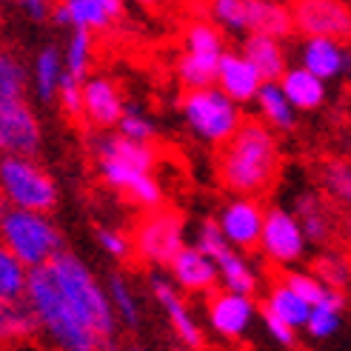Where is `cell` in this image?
<instances>
[{
	"instance_id": "6da1fadb",
	"label": "cell",
	"mask_w": 351,
	"mask_h": 351,
	"mask_svg": "<svg viewBox=\"0 0 351 351\" xmlns=\"http://www.w3.org/2000/svg\"><path fill=\"white\" fill-rule=\"evenodd\" d=\"M92 163L97 178L109 189L120 191L140 208H160L163 206V186L154 178L157 152L152 143H137L112 132H92L89 134Z\"/></svg>"
},
{
	"instance_id": "7a4b0ae2",
	"label": "cell",
	"mask_w": 351,
	"mask_h": 351,
	"mask_svg": "<svg viewBox=\"0 0 351 351\" xmlns=\"http://www.w3.org/2000/svg\"><path fill=\"white\" fill-rule=\"evenodd\" d=\"M280 174L277 132L263 120H243L237 132L220 146L217 178L226 191L263 197Z\"/></svg>"
},
{
	"instance_id": "3957f363",
	"label": "cell",
	"mask_w": 351,
	"mask_h": 351,
	"mask_svg": "<svg viewBox=\"0 0 351 351\" xmlns=\"http://www.w3.org/2000/svg\"><path fill=\"white\" fill-rule=\"evenodd\" d=\"M23 303L29 306L38 335L51 346V351H103V343L95 328L83 320L75 303L60 291L55 277L46 266L29 269Z\"/></svg>"
},
{
	"instance_id": "277c9868",
	"label": "cell",
	"mask_w": 351,
	"mask_h": 351,
	"mask_svg": "<svg viewBox=\"0 0 351 351\" xmlns=\"http://www.w3.org/2000/svg\"><path fill=\"white\" fill-rule=\"evenodd\" d=\"M46 269L55 277V283L60 286V291L75 303V308L83 314V320L95 328V335L103 343H114L117 337V317H114V308L109 303V294L106 286L95 277V271L86 266V263L60 249L55 257L46 263Z\"/></svg>"
},
{
	"instance_id": "5b68a950",
	"label": "cell",
	"mask_w": 351,
	"mask_h": 351,
	"mask_svg": "<svg viewBox=\"0 0 351 351\" xmlns=\"http://www.w3.org/2000/svg\"><path fill=\"white\" fill-rule=\"evenodd\" d=\"M0 200L9 208L51 215L60 203V186L38 157L3 154L0 157Z\"/></svg>"
},
{
	"instance_id": "8992f818",
	"label": "cell",
	"mask_w": 351,
	"mask_h": 351,
	"mask_svg": "<svg viewBox=\"0 0 351 351\" xmlns=\"http://www.w3.org/2000/svg\"><path fill=\"white\" fill-rule=\"evenodd\" d=\"M0 243L23 263L38 269L63 249V234L51 215L26 212V208H3L0 212Z\"/></svg>"
},
{
	"instance_id": "52a82bcc",
	"label": "cell",
	"mask_w": 351,
	"mask_h": 351,
	"mask_svg": "<svg viewBox=\"0 0 351 351\" xmlns=\"http://www.w3.org/2000/svg\"><path fill=\"white\" fill-rule=\"evenodd\" d=\"M180 114L186 129L197 140H203L206 146H223L245 120L240 103L226 97L217 86L189 89L180 103Z\"/></svg>"
},
{
	"instance_id": "ba28073f",
	"label": "cell",
	"mask_w": 351,
	"mask_h": 351,
	"mask_svg": "<svg viewBox=\"0 0 351 351\" xmlns=\"http://www.w3.org/2000/svg\"><path fill=\"white\" fill-rule=\"evenodd\" d=\"M208 17L220 32L271 34L286 40L294 32L289 3L283 0H208Z\"/></svg>"
},
{
	"instance_id": "9c48e42d",
	"label": "cell",
	"mask_w": 351,
	"mask_h": 351,
	"mask_svg": "<svg viewBox=\"0 0 351 351\" xmlns=\"http://www.w3.org/2000/svg\"><path fill=\"white\" fill-rule=\"evenodd\" d=\"M223 51H226V38L212 21H195L186 26L183 55L178 58V69H174L186 92L215 86L217 63L223 58Z\"/></svg>"
},
{
	"instance_id": "30bf717a",
	"label": "cell",
	"mask_w": 351,
	"mask_h": 351,
	"mask_svg": "<svg viewBox=\"0 0 351 351\" xmlns=\"http://www.w3.org/2000/svg\"><path fill=\"white\" fill-rule=\"evenodd\" d=\"M132 237V252L154 269H166L171 257L186 245V220L169 208H149L137 220Z\"/></svg>"
},
{
	"instance_id": "8fae6325",
	"label": "cell",
	"mask_w": 351,
	"mask_h": 351,
	"mask_svg": "<svg viewBox=\"0 0 351 351\" xmlns=\"http://www.w3.org/2000/svg\"><path fill=\"white\" fill-rule=\"evenodd\" d=\"M195 245L215 263L217 280H220L223 289L240 291V294H252V297L260 291V271L252 266L249 260H245L243 252H237L234 245H229L223 240L215 220H203L197 226Z\"/></svg>"
},
{
	"instance_id": "7c38bea8",
	"label": "cell",
	"mask_w": 351,
	"mask_h": 351,
	"mask_svg": "<svg viewBox=\"0 0 351 351\" xmlns=\"http://www.w3.org/2000/svg\"><path fill=\"white\" fill-rule=\"evenodd\" d=\"M257 252L280 269H294L303 263V257L308 252V243L303 237L300 223H297V217L291 215V208H286V206L266 208L260 240H257Z\"/></svg>"
},
{
	"instance_id": "4fadbf2b",
	"label": "cell",
	"mask_w": 351,
	"mask_h": 351,
	"mask_svg": "<svg viewBox=\"0 0 351 351\" xmlns=\"http://www.w3.org/2000/svg\"><path fill=\"white\" fill-rule=\"evenodd\" d=\"M43 149V123L38 109L26 97L0 103V157L29 154L38 157Z\"/></svg>"
},
{
	"instance_id": "5bb4252c",
	"label": "cell",
	"mask_w": 351,
	"mask_h": 351,
	"mask_svg": "<svg viewBox=\"0 0 351 351\" xmlns=\"http://www.w3.org/2000/svg\"><path fill=\"white\" fill-rule=\"evenodd\" d=\"M289 14L294 32H303L306 38L348 40L351 12L346 0H291Z\"/></svg>"
},
{
	"instance_id": "9a60e30c",
	"label": "cell",
	"mask_w": 351,
	"mask_h": 351,
	"mask_svg": "<svg viewBox=\"0 0 351 351\" xmlns=\"http://www.w3.org/2000/svg\"><path fill=\"white\" fill-rule=\"evenodd\" d=\"M263 215H266V206H263L260 197L234 195L232 200H226L220 206V215H217L215 226L220 229L226 243L245 254V252L257 249L260 229H263Z\"/></svg>"
},
{
	"instance_id": "2e32d148",
	"label": "cell",
	"mask_w": 351,
	"mask_h": 351,
	"mask_svg": "<svg viewBox=\"0 0 351 351\" xmlns=\"http://www.w3.org/2000/svg\"><path fill=\"white\" fill-rule=\"evenodd\" d=\"M149 289H152V294H154L157 306L163 308L166 320H169V326H171V331H174V337L180 340V346H186L189 351H200L203 343H206V340H203V328H200V323H197V317H195V311H191L189 303L183 300V291L171 283V277L163 274L160 269L152 271Z\"/></svg>"
},
{
	"instance_id": "e0dca14e",
	"label": "cell",
	"mask_w": 351,
	"mask_h": 351,
	"mask_svg": "<svg viewBox=\"0 0 351 351\" xmlns=\"http://www.w3.org/2000/svg\"><path fill=\"white\" fill-rule=\"evenodd\" d=\"M208 328L223 340H240L257 320V303L252 294H240L229 289H215L206 306Z\"/></svg>"
},
{
	"instance_id": "ac0fdd59",
	"label": "cell",
	"mask_w": 351,
	"mask_h": 351,
	"mask_svg": "<svg viewBox=\"0 0 351 351\" xmlns=\"http://www.w3.org/2000/svg\"><path fill=\"white\" fill-rule=\"evenodd\" d=\"M123 92L106 75H89L80 86V117L92 132H112L123 114Z\"/></svg>"
},
{
	"instance_id": "d6986e66",
	"label": "cell",
	"mask_w": 351,
	"mask_h": 351,
	"mask_svg": "<svg viewBox=\"0 0 351 351\" xmlns=\"http://www.w3.org/2000/svg\"><path fill=\"white\" fill-rule=\"evenodd\" d=\"M126 12V0H58L51 3L49 21L63 29L83 32H109Z\"/></svg>"
},
{
	"instance_id": "ffe728a7",
	"label": "cell",
	"mask_w": 351,
	"mask_h": 351,
	"mask_svg": "<svg viewBox=\"0 0 351 351\" xmlns=\"http://www.w3.org/2000/svg\"><path fill=\"white\" fill-rule=\"evenodd\" d=\"M166 271L171 277V283L186 294H212L215 289H220L215 263L208 260L195 243H186L183 249L171 257Z\"/></svg>"
},
{
	"instance_id": "44dd1931",
	"label": "cell",
	"mask_w": 351,
	"mask_h": 351,
	"mask_svg": "<svg viewBox=\"0 0 351 351\" xmlns=\"http://www.w3.org/2000/svg\"><path fill=\"white\" fill-rule=\"evenodd\" d=\"M291 215L297 217L303 229V237L308 245H328L331 237L337 232V217H335V208L326 200L323 191H300L294 197V208Z\"/></svg>"
},
{
	"instance_id": "7402d4cb",
	"label": "cell",
	"mask_w": 351,
	"mask_h": 351,
	"mask_svg": "<svg viewBox=\"0 0 351 351\" xmlns=\"http://www.w3.org/2000/svg\"><path fill=\"white\" fill-rule=\"evenodd\" d=\"M263 83H266V80L257 75V69L245 60L240 51H229V49L223 51V58L217 63L215 86L226 97H232L234 103H240V106H243V103H252Z\"/></svg>"
},
{
	"instance_id": "603a6c76",
	"label": "cell",
	"mask_w": 351,
	"mask_h": 351,
	"mask_svg": "<svg viewBox=\"0 0 351 351\" xmlns=\"http://www.w3.org/2000/svg\"><path fill=\"white\" fill-rule=\"evenodd\" d=\"M300 66L320 80H337L348 72V49L335 38H306L300 46Z\"/></svg>"
},
{
	"instance_id": "cb8c5ba5",
	"label": "cell",
	"mask_w": 351,
	"mask_h": 351,
	"mask_svg": "<svg viewBox=\"0 0 351 351\" xmlns=\"http://www.w3.org/2000/svg\"><path fill=\"white\" fill-rule=\"evenodd\" d=\"M240 55L257 69V75L263 80H280V75H283L289 66L283 40L271 38V34H257V32L243 34Z\"/></svg>"
},
{
	"instance_id": "d4e9b609",
	"label": "cell",
	"mask_w": 351,
	"mask_h": 351,
	"mask_svg": "<svg viewBox=\"0 0 351 351\" xmlns=\"http://www.w3.org/2000/svg\"><path fill=\"white\" fill-rule=\"evenodd\" d=\"M280 89L289 97V103L297 112H317L326 106L328 100V86L326 80L314 77L311 72H306L303 66H286V72L280 75Z\"/></svg>"
},
{
	"instance_id": "484cf974",
	"label": "cell",
	"mask_w": 351,
	"mask_h": 351,
	"mask_svg": "<svg viewBox=\"0 0 351 351\" xmlns=\"http://www.w3.org/2000/svg\"><path fill=\"white\" fill-rule=\"evenodd\" d=\"M60 77H63V55L55 43H46L29 66V89L34 92V100L49 106L58 95Z\"/></svg>"
},
{
	"instance_id": "4316f807",
	"label": "cell",
	"mask_w": 351,
	"mask_h": 351,
	"mask_svg": "<svg viewBox=\"0 0 351 351\" xmlns=\"http://www.w3.org/2000/svg\"><path fill=\"white\" fill-rule=\"evenodd\" d=\"M343 311H346V291L326 289L323 300L308 306V317L303 323V331L311 340H331L343 328Z\"/></svg>"
},
{
	"instance_id": "83f0119b",
	"label": "cell",
	"mask_w": 351,
	"mask_h": 351,
	"mask_svg": "<svg viewBox=\"0 0 351 351\" xmlns=\"http://www.w3.org/2000/svg\"><path fill=\"white\" fill-rule=\"evenodd\" d=\"M252 103H257V112L269 129H274V132H294L297 129V109L289 103V97L283 95L277 80L263 83Z\"/></svg>"
},
{
	"instance_id": "f1b7e54d",
	"label": "cell",
	"mask_w": 351,
	"mask_h": 351,
	"mask_svg": "<svg viewBox=\"0 0 351 351\" xmlns=\"http://www.w3.org/2000/svg\"><path fill=\"white\" fill-rule=\"evenodd\" d=\"M63 55V75L72 77L77 83H83L92 75V60H95V34L83 32V29H72L66 38V46L60 49Z\"/></svg>"
},
{
	"instance_id": "f546056e",
	"label": "cell",
	"mask_w": 351,
	"mask_h": 351,
	"mask_svg": "<svg viewBox=\"0 0 351 351\" xmlns=\"http://www.w3.org/2000/svg\"><path fill=\"white\" fill-rule=\"evenodd\" d=\"M106 294H109V303L114 308L117 326L137 331L140 323H143V308H140V297H137L134 286L123 274H112L109 283H106Z\"/></svg>"
},
{
	"instance_id": "4dcf8cb0",
	"label": "cell",
	"mask_w": 351,
	"mask_h": 351,
	"mask_svg": "<svg viewBox=\"0 0 351 351\" xmlns=\"http://www.w3.org/2000/svg\"><path fill=\"white\" fill-rule=\"evenodd\" d=\"M29 92V66L12 46L0 43V103L26 97Z\"/></svg>"
},
{
	"instance_id": "1f68e13d",
	"label": "cell",
	"mask_w": 351,
	"mask_h": 351,
	"mask_svg": "<svg viewBox=\"0 0 351 351\" xmlns=\"http://www.w3.org/2000/svg\"><path fill=\"white\" fill-rule=\"evenodd\" d=\"M263 308H269L271 314H277L286 326H291L294 331H300L306 317H308V303H303L286 283H274L263 300Z\"/></svg>"
},
{
	"instance_id": "d6a6232c",
	"label": "cell",
	"mask_w": 351,
	"mask_h": 351,
	"mask_svg": "<svg viewBox=\"0 0 351 351\" xmlns=\"http://www.w3.org/2000/svg\"><path fill=\"white\" fill-rule=\"evenodd\" d=\"M320 183L326 200H335L337 206H348L351 200V166L343 157H331L320 169Z\"/></svg>"
},
{
	"instance_id": "836d02e7",
	"label": "cell",
	"mask_w": 351,
	"mask_h": 351,
	"mask_svg": "<svg viewBox=\"0 0 351 351\" xmlns=\"http://www.w3.org/2000/svg\"><path fill=\"white\" fill-rule=\"evenodd\" d=\"M29 269L0 243V300H23Z\"/></svg>"
},
{
	"instance_id": "e575fe53",
	"label": "cell",
	"mask_w": 351,
	"mask_h": 351,
	"mask_svg": "<svg viewBox=\"0 0 351 351\" xmlns=\"http://www.w3.org/2000/svg\"><path fill=\"white\" fill-rule=\"evenodd\" d=\"M114 132L123 134V137H129V140H137V143H152L154 134H157V126H154V120H152V114L146 109L134 106V103H126Z\"/></svg>"
},
{
	"instance_id": "d590c367",
	"label": "cell",
	"mask_w": 351,
	"mask_h": 351,
	"mask_svg": "<svg viewBox=\"0 0 351 351\" xmlns=\"http://www.w3.org/2000/svg\"><path fill=\"white\" fill-rule=\"evenodd\" d=\"M283 283H286L297 297H300L303 303H308V306L320 303L323 294H326V289H328L314 271H303V269H297V266H294V269H286Z\"/></svg>"
},
{
	"instance_id": "8d00e7d4",
	"label": "cell",
	"mask_w": 351,
	"mask_h": 351,
	"mask_svg": "<svg viewBox=\"0 0 351 351\" xmlns=\"http://www.w3.org/2000/svg\"><path fill=\"white\" fill-rule=\"evenodd\" d=\"M95 237H97V245L106 252L112 260L123 263L132 257V237L123 232V229H114V226H97L95 229Z\"/></svg>"
},
{
	"instance_id": "74e56055",
	"label": "cell",
	"mask_w": 351,
	"mask_h": 351,
	"mask_svg": "<svg viewBox=\"0 0 351 351\" xmlns=\"http://www.w3.org/2000/svg\"><path fill=\"white\" fill-rule=\"evenodd\" d=\"M314 274H317L328 289L346 291V286H348V263H346L340 254H326V257H320L317 266H314Z\"/></svg>"
},
{
	"instance_id": "f35d334b",
	"label": "cell",
	"mask_w": 351,
	"mask_h": 351,
	"mask_svg": "<svg viewBox=\"0 0 351 351\" xmlns=\"http://www.w3.org/2000/svg\"><path fill=\"white\" fill-rule=\"evenodd\" d=\"M257 317L263 323V328H266V335L277 343V346H286V348H294L297 346V331L291 326H286L283 320L277 317V314H271L269 308H257Z\"/></svg>"
},
{
	"instance_id": "ab89813d",
	"label": "cell",
	"mask_w": 351,
	"mask_h": 351,
	"mask_svg": "<svg viewBox=\"0 0 351 351\" xmlns=\"http://www.w3.org/2000/svg\"><path fill=\"white\" fill-rule=\"evenodd\" d=\"M17 9L23 12L26 21L46 23L49 14H51V0H17Z\"/></svg>"
},
{
	"instance_id": "60d3db41",
	"label": "cell",
	"mask_w": 351,
	"mask_h": 351,
	"mask_svg": "<svg viewBox=\"0 0 351 351\" xmlns=\"http://www.w3.org/2000/svg\"><path fill=\"white\" fill-rule=\"evenodd\" d=\"M0 351H38V348L29 346V340H21V343H6V346H0Z\"/></svg>"
},
{
	"instance_id": "b9f144b4",
	"label": "cell",
	"mask_w": 351,
	"mask_h": 351,
	"mask_svg": "<svg viewBox=\"0 0 351 351\" xmlns=\"http://www.w3.org/2000/svg\"><path fill=\"white\" fill-rule=\"evenodd\" d=\"M134 3H137V6H149V9H152V6H160V3H166V0H134Z\"/></svg>"
},
{
	"instance_id": "7bdbcfd3",
	"label": "cell",
	"mask_w": 351,
	"mask_h": 351,
	"mask_svg": "<svg viewBox=\"0 0 351 351\" xmlns=\"http://www.w3.org/2000/svg\"><path fill=\"white\" fill-rule=\"evenodd\" d=\"M3 208H6V206H3V200H0V212H3Z\"/></svg>"
}]
</instances>
